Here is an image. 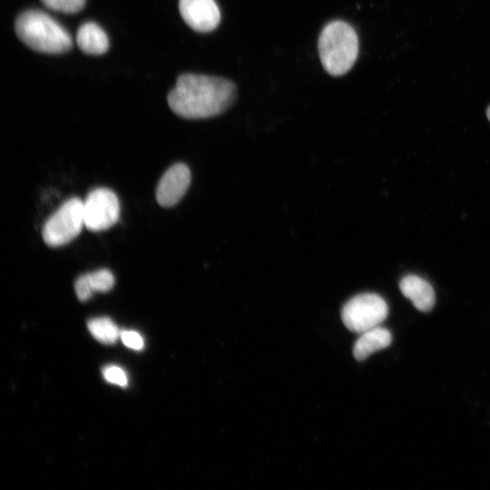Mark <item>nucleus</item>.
Returning <instances> with one entry per match:
<instances>
[{
	"mask_svg": "<svg viewBox=\"0 0 490 490\" xmlns=\"http://www.w3.org/2000/svg\"><path fill=\"white\" fill-rule=\"evenodd\" d=\"M387 313V304L383 298L375 293H362L343 306L341 318L347 328L361 334L379 326Z\"/></svg>",
	"mask_w": 490,
	"mask_h": 490,
	"instance_id": "obj_5",
	"label": "nucleus"
},
{
	"mask_svg": "<svg viewBox=\"0 0 490 490\" xmlns=\"http://www.w3.org/2000/svg\"><path fill=\"white\" fill-rule=\"evenodd\" d=\"M236 94L230 80L196 74H184L176 80L168 94V104L177 115L201 119L218 115L228 109Z\"/></svg>",
	"mask_w": 490,
	"mask_h": 490,
	"instance_id": "obj_1",
	"label": "nucleus"
},
{
	"mask_svg": "<svg viewBox=\"0 0 490 490\" xmlns=\"http://www.w3.org/2000/svg\"><path fill=\"white\" fill-rule=\"evenodd\" d=\"M114 285V277L107 269H101L80 276L74 289L81 301L89 299L94 292H107Z\"/></svg>",
	"mask_w": 490,
	"mask_h": 490,
	"instance_id": "obj_10",
	"label": "nucleus"
},
{
	"mask_svg": "<svg viewBox=\"0 0 490 490\" xmlns=\"http://www.w3.org/2000/svg\"><path fill=\"white\" fill-rule=\"evenodd\" d=\"M84 227L101 231L113 226L120 215V203L116 194L107 188L93 190L83 201Z\"/></svg>",
	"mask_w": 490,
	"mask_h": 490,
	"instance_id": "obj_6",
	"label": "nucleus"
},
{
	"mask_svg": "<svg viewBox=\"0 0 490 490\" xmlns=\"http://www.w3.org/2000/svg\"><path fill=\"white\" fill-rule=\"evenodd\" d=\"M48 8L65 14H74L82 10L85 0H41Z\"/></svg>",
	"mask_w": 490,
	"mask_h": 490,
	"instance_id": "obj_14",
	"label": "nucleus"
},
{
	"mask_svg": "<svg viewBox=\"0 0 490 490\" xmlns=\"http://www.w3.org/2000/svg\"><path fill=\"white\" fill-rule=\"evenodd\" d=\"M83 227V201L71 198L46 220L42 230L43 240L50 247H59L74 240Z\"/></svg>",
	"mask_w": 490,
	"mask_h": 490,
	"instance_id": "obj_4",
	"label": "nucleus"
},
{
	"mask_svg": "<svg viewBox=\"0 0 490 490\" xmlns=\"http://www.w3.org/2000/svg\"><path fill=\"white\" fill-rule=\"evenodd\" d=\"M121 339L123 344L134 350H141L144 347V341L142 337L133 330H123L120 334Z\"/></svg>",
	"mask_w": 490,
	"mask_h": 490,
	"instance_id": "obj_16",
	"label": "nucleus"
},
{
	"mask_svg": "<svg viewBox=\"0 0 490 490\" xmlns=\"http://www.w3.org/2000/svg\"><path fill=\"white\" fill-rule=\"evenodd\" d=\"M191 171L184 163L171 166L161 177L155 191L157 202L162 207L178 203L191 183Z\"/></svg>",
	"mask_w": 490,
	"mask_h": 490,
	"instance_id": "obj_8",
	"label": "nucleus"
},
{
	"mask_svg": "<svg viewBox=\"0 0 490 490\" xmlns=\"http://www.w3.org/2000/svg\"><path fill=\"white\" fill-rule=\"evenodd\" d=\"M76 43L80 50L87 54H103L109 48V40L105 32L93 22H86L79 26Z\"/></svg>",
	"mask_w": 490,
	"mask_h": 490,
	"instance_id": "obj_11",
	"label": "nucleus"
},
{
	"mask_svg": "<svg viewBox=\"0 0 490 490\" xmlns=\"http://www.w3.org/2000/svg\"><path fill=\"white\" fill-rule=\"evenodd\" d=\"M179 11L184 22L200 33L213 31L220 21L215 0H179Z\"/></svg>",
	"mask_w": 490,
	"mask_h": 490,
	"instance_id": "obj_7",
	"label": "nucleus"
},
{
	"mask_svg": "<svg viewBox=\"0 0 490 490\" xmlns=\"http://www.w3.org/2000/svg\"><path fill=\"white\" fill-rule=\"evenodd\" d=\"M87 327L93 337L104 344H113L121 334L114 322L106 317L90 319Z\"/></svg>",
	"mask_w": 490,
	"mask_h": 490,
	"instance_id": "obj_13",
	"label": "nucleus"
},
{
	"mask_svg": "<svg viewBox=\"0 0 490 490\" xmlns=\"http://www.w3.org/2000/svg\"><path fill=\"white\" fill-rule=\"evenodd\" d=\"M399 289L419 311L428 312L433 309L436 300L434 289L422 278L416 275L403 277L399 281Z\"/></svg>",
	"mask_w": 490,
	"mask_h": 490,
	"instance_id": "obj_9",
	"label": "nucleus"
},
{
	"mask_svg": "<svg viewBox=\"0 0 490 490\" xmlns=\"http://www.w3.org/2000/svg\"><path fill=\"white\" fill-rule=\"evenodd\" d=\"M321 64L330 75L339 76L354 65L358 54V39L354 28L345 21L327 24L318 37Z\"/></svg>",
	"mask_w": 490,
	"mask_h": 490,
	"instance_id": "obj_3",
	"label": "nucleus"
},
{
	"mask_svg": "<svg viewBox=\"0 0 490 490\" xmlns=\"http://www.w3.org/2000/svg\"><path fill=\"white\" fill-rule=\"evenodd\" d=\"M392 341L388 329L376 327L361 333L353 347V355L357 360H364L376 351L387 348Z\"/></svg>",
	"mask_w": 490,
	"mask_h": 490,
	"instance_id": "obj_12",
	"label": "nucleus"
},
{
	"mask_svg": "<svg viewBox=\"0 0 490 490\" xmlns=\"http://www.w3.org/2000/svg\"><path fill=\"white\" fill-rule=\"evenodd\" d=\"M17 37L29 48L46 54H61L72 47L68 32L40 10H27L15 22Z\"/></svg>",
	"mask_w": 490,
	"mask_h": 490,
	"instance_id": "obj_2",
	"label": "nucleus"
},
{
	"mask_svg": "<svg viewBox=\"0 0 490 490\" xmlns=\"http://www.w3.org/2000/svg\"><path fill=\"white\" fill-rule=\"evenodd\" d=\"M486 116L490 122V106L486 109Z\"/></svg>",
	"mask_w": 490,
	"mask_h": 490,
	"instance_id": "obj_17",
	"label": "nucleus"
},
{
	"mask_svg": "<svg viewBox=\"0 0 490 490\" xmlns=\"http://www.w3.org/2000/svg\"><path fill=\"white\" fill-rule=\"evenodd\" d=\"M103 377L110 383L118 385L120 387H126L128 384V378L124 370L114 365H110L103 369Z\"/></svg>",
	"mask_w": 490,
	"mask_h": 490,
	"instance_id": "obj_15",
	"label": "nucleus"
}]
</instances>
